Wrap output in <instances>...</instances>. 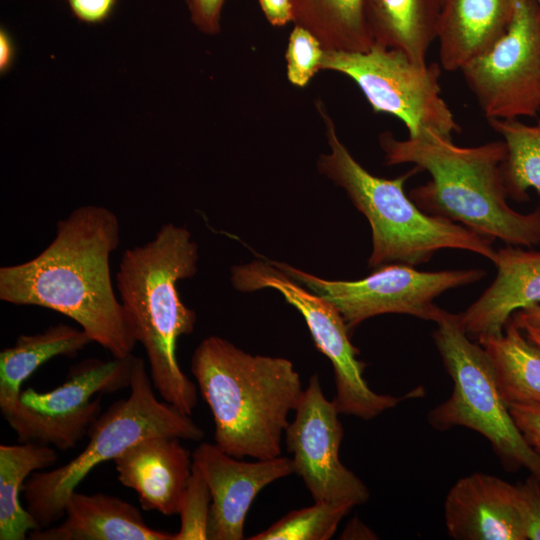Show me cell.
I'll list each match as a JSON object with an SVG mask.
<instances>
[{
    "mask_svg": "<svg viewBox=\"0 0 540 540\" xmlns=\"http://www.w3.org/2000/svg\"><path fill=\"white\" fill-rule=\"evenodd\" d=\"M119 243L114 212L80 206L57 222L54 239L36 257L0 268V299L61 313L113 358H125L137 339L110 274V256Z\"/></svg>",
    "mask_w": 540,
    "mask_h": 540,
    "instance_id": "obj_1",
    "label": "cell"
},
{
    "mask_svg": "<svg viewBox=\"0 0 540 540\" xmlns=\"http://www.w3.org/2000/svg\"><path fill=\"white\" fill-rule=\"evenodd\" d=\"M379 143L386 165L413 164L429 173V181L409 192L422 211L506 245L540 243V207L522 214L507 203L501 175L503 140L461 147L451 137L432 132L405 140L383 132Z\"/></svg>",
    "mask_w": 540,
    "mask_h": 540,
    "instance_id": "obj_2",
    "label": "cell"
},
{
    "mask_svg": "<svg viewBox=\"0 0 540 540\" xmlns=\"http://www.w3.org/2000/svg\"><path fill=\"white\" fill-rule=\"evenodd\" d=\"M198 258L189 230L166 223L153 239L123 252L116 274L120 301L145 349L154 388L189 416L198 402L197 386L181 370L176 344L193 332L197 316L183 303L176 285L196 274Z\"/></svg>",
    "mask_w": 540,
    "mask_h": 540,
    "instance_id": "obj_3",
    "label": "cell"
},
{
    "mask_svg": "<svg viewBox=\"0 0 540 540\" xmlns=\"http://www.w3.org/2000/svg\"><path fill=\"white\" fill-rule=\"evenodd\" d=\"M191 371L212 413L215 444L241 459L281 455L282 435L304 389L293 363L253 355L211 335L195 349Z\"/></svg>",
    "mask_w": 540,
    "mask_h": 540,
    "instance_id": "obj_4",
    "label": "cell"
},
{
    "mask_svg": "<svg viewBox=\"0 0 540 540\" xmlns=\"http://www.w3.org/2000/svg\"><path fill=\"white\" fill-rule=\"evenodd\" d=\"M317 108L330 148L329 153L319 156L317 168L345 190L356 209L368 220L372 232L369 267L393 263L416 267L427 263L441 249L466 250L496 262L494 241L449 219L422 211L405 194V182L420 172V168L414 166L394 179L374 176L341 142L325 108L320 103Z\"/></svg>",
    "mask_w": 540,
    "mask_h": 540,
    "instance_id": "obj_5",
    "label": "cell"
},
{
    "mask_svg": "<svg viewBox=\"0 0 540 540\" xmlns=\"http://www.w3.org/2000/svg\"><path fill=\"white\" fill-rule=\"evenodd\" d=\"M129 387L127 398L114 402L93 422L81 453L60 467L34 472L27 479L23 488L26 509L39 529L63 518L68 498L90 471L138 441L159 435L191 441L204 437L189 415L157 399L142 358L134 356Z\"/></svg>",
    "mask_w": 540,
    "mask_h": 540,
    "instance_id": "obj_6",
    "label": "cell"
},
{
    "mask_svg": "<svg viewBox=\"0 0 540 540\" xmlns=\"http://www.w3.org/2000/svg\"><path fill=\"white\" fill-rule=\"evenodd\" d=\"M432 337L453 383L451 396L431 409V427L461 426L483 435L509 470L525 468L540 478V456L516 426L497 385L492 363L465 332L458 314L442 309Z\"/></svg>",
    "mask_w": 540,
    "mask_h": 540,
    "instance_id": "obj_7",
    "label": "cell"
},
{
    "mask_svg": "<svg viewBox=\"0 0 540 540\" xmlns=\"http://www.w3.org/2000/svg\"><path fill=\"white\" fill-rule=\"evenodd\" d=\"M320 69L352 79L375 112L404 123L408 137L426 132L451 137L460 131L441 96L437 63L420 64L398 49L373 44L363 52L325 50Z\"/></svg>",
    "mask_w": 540,
    "mask_h": 540,
    "instance_id": "obj_8",
    "label": "cell"
},
{
    "mask_svg": "<svg viewBox=\"0 0 540 540\" xmlns=\"http://www.w3.org/2000/svg\"><path fill=\"white\" fill-rule=\"evenodd\" d=\"M233 286L243 292L277 290L304 318L316 348L331 362L340 414L373 419L396 407L402 398L374 392L363 377L366 364L351 343L349 329L336 307L291 278L271 261L254 260L231 270Z\"/></svg>",
    "mask_w": 540,
    "mask_h": 540,
    "instance_id": "obj_9",
    "label": "cell"
},
{
    "mask_svg": "<svg viewBox=\"0 0 540 540\" xmlns=\"http://www.w3.org/2000/svg\"><path fill=\"white\" fill-rule=\"evenodd\" d=\"M133 361V354L108 361H80L71 366L66 380L50 391L21 390L3 417L19 443L71 449L101 414V395L130 386Z\"/></svg>",
    "mask_w": 540,
    "mask_h": 540,
    "instance_id": "obj_10",
    "label": "cell"
},
{
    "mask_svg": "<svg viewBox=\"0 0 540 540\" xmlns=\"http://www.w3.org/2000/svg\"><path fill=\"white\" fill-rule=\"evenodd\" d=\"M295 281L333 304L349 331L382 314H406L435 322L442 308L434 300L444 292L475 283L482 269L420 271L406 264H387L355 281L327 280L287 263L271 261Z\"/></svg>",
    "mask_w": 540,
    "mask_h": 540,
    "instance_id": "obj_11",
    "label": "cell"
},
{
    "mask_svg": "<svg viewBox=\"0 0 540 540\" xmlns=\"http://www.w3.org/2000/svg\"><path fill=\"white\" fill-rule=\"evenodd\" d=\"M539 0H516L512 21L460 72L487 119L536 117L540 111Z\"/></svg>",
    "mask_w": 540,
    "mask_h": 540,
    "instance_id": "obj_12",
    "label": "cell"
},
{
    "mask_svg": "<svg viewBox=\"0 0 540 540\" xmlns=\"http://www.w3.org/2000/svg\"><path fill=\"white\" fill-rule=\"evenodd\" d=\"M334 400H328L318 374L310 377L295 418L285 429L293 473L302 478L314 501L362 505L370 493L365 483L339 458L344 436Z\"/></svg>",
    "mask_w": 540,
    "mask_h": 540,
    "instance_id": "obj_13",
    "label": "cell"
},
{
    "mask_svg": "<svg viewBox=\"0 0 540 540\" xmlns=\"http://www.w3.org/2000/svg\"><path fill=\"white\" fill-rule=\"evenodd\" d=\"M211 495L207 539L242 540L246 515L267 485L293 473L291 458L241 461L216 444L200 443L192 453Z\"/></svg>",
    "mask_w": 540,
    "mask_h": 540,
    "instance_id": "obj_14",
    "label": "cell"
},
{
    "mask_svg": "<svg viewBox=\"0 0 540 540\" xmlns=\"http://www.w3.org/2000/svg\"><path fill=\"white\" fill-rule=\"evenodd\" d=\"M448 535L455 540H526L516 485L475 472L462 477L444 502Z\"/></svg>",
    "mask_w": 540,
    "mask_h": 540,
    "instance_id": "obj_15",
    "label": "cell"
},
{
    "mask_svg": "<svg viewBox=\"0 0 540 540\" xmlns=\"http://www.w3.org/2000/svg\"><path fill=\"white\" fill-rule=\"evenodd\" d=\"M172 436L145 438L113 461L120 483L136 491L141 507L163 515L179 514L192 473V454Z\"/></svg>",
    "mask_w": 540,
    "mask_h": 540,
    "instance_id": "obj_16",
    "label": "cell"
},
{
    "mask_svg": "<svg viewBox=\"0 0 540 540\" xmlns=\"http://www.w3.org/2000/svg\"><path fill=\"white\" fill-rule=\"evenodd\" d=\"M497 274L481 296L459 313L474 341L500 336L518 310L540 302V251L507 245L497 250Z\"/></svg>",
    "mask_w": 540,
    "mask_h": 540,
    "instance_id": "obj_17",
    "label": "cell"
},
{
    "mask_svg": "<svg viewBox=\"0 0 540 540\" xmlns=\"http://www.w3.org/2000/svg\"><path fill=\"white\" fill-rule=\"evenodd\" d=\"M57 526L33 530L31 540H174L148 526L137 507L119 497L74 491Z\"/></svg>",
    "mask_w": 540,
    "mask_h": 540,
    "instance_id": "obj_18",
    "label": "cell"
},
{
    "mask_svg": "<svg viewBox=\"0 0 540 540\" xmlns=\"http://www.w3.org/2000/svg\"><path fill=\"white\" fill-rule=\"evenodd\" d=\"M516 0H440L436 40L441 68L453 72L490 48L508 29Z\"/></svg>",
    "mask_w": 540,
    "mask_h": 540,
    "instance_id": "obj_19",
    "label": "cell"
},
{
    "mask_svg": "<svg viewBox=\"0 0 540 540\" xmlns=\"http://www.w3.org/2000/svg\"><path fill=\"white\" fill-rule=\"evenodd\" d=\"M373 44L398 49L425 64L436 40L440 0H362Z\"/></svg>",
    "mask_w": 540,
    "mask_h": 540,
    "instance_id": "obj_20",
    "label": "cell"
},
{
    "mask_svg": "<svg viewBox=\"0 0 540 540\" xmlns=\"http://www.w3.org/2000/svg\"><path fill=\"white\" fill-rule=\"evenodd\" d=\"M92 340L81 328L64 323L36 334H21L0 353V409L2 415L16 403L22 383L41 365L57 356L74 357Z\"/></svg>",
    "mask_w": 540,
    "mask_h": 540,
    "instance_id": "obj_21",
    "label": "cell"
},
{
    "mask_svg": "<svg viewBox=\"0 0 540 540\" xmlns=\"http://www.w3.org/2000/svg\"><path fill=\"white\" fill-rule=\"evenodd\" d=\"M486 351L507 404H540V346L510 320L500 336L477 341Z\"/></svg>",
    "mask_w": 540,
    "mask_h": 540,
    "instance_id": "obj_22",
    "label": "cell"
},
{
    "mask_svg": "<svg viewBox=\"0 0 540 540\" xmlns=\"http://www.w3.org/2000/svg\"><path fill=\"white\" fill-rule=\"evenodd\" d=\"M57 460L54 447L34 443L0 445V539L24 540L39 529L29 511L20 502L25 481L36 471Z\"/></svg>",
    "mask_w": 540,
    "mask_h": 540,
    "instance_id": "obj_23",
    "label": "cell"
},
{
    "mask_svg": "<svg viewBox=\"0 0 540 540\" xmlns=\"http://www.w3.org/2000/svg\"><path fill=\"white\" fill-rule=\"evenodd\" d=\"M293 22L312 33L325 50L363 52L373 45L362 0H290Z\"/></svg>",
    "mask_w": 540,
    "mask_h": 540,
    "instance_id": "obj_24",
    "label": "cell"
},
{
    "mask_svg": "<svg viewBox=\"0 0 540 540\" xmlns=\"http://www.w3.org/2000/svg\"><path fill=\"white\" fill-rule=\"evenodd\" d=\"M487 121L506 145L501 175L508 197L526 201L529 188L540 194V117L534 124H525L517 118Z\"/></svg>",
    "mask_w": 540,
    "mask_h": 540,
    "instance_id": "obj_25",
    "label": "cell"
},
{
    "mask_svg": "<svg viewBox=\"0 0 540 540\" xmlns=\"http://www.w3.org/2000/svg\"><path fill=\"white\" fill-rule=\"evenodd\" d=\"M352 505L315 501L309 507L293 510L249 540H328Z\"/></svg>",
    "mask_w": 540,
    "mask_h": 540,
    "instance_id": "obj_26",
    "label": "cell"
},
{
    "mask_svg": "<svg viewBox=\"0 0 540 540\" xmlns=\"http://www.w3.org/2000/svg\"><path fill=\"white\" fill-rule=\"evenodd\" d=\"M210 505L209 488L200 471L193 465L179 511L180 530L174 534V540L207 539Z\"/></svg>",
    "mask_w": 540,
    "mask_h": 540,
    "instance_id": "obj_27",
    "label": "cell"
},
{
    "mask_svg": "<svg viewBox=\"0 0 540 540\" xmlns=\"http://www.w3.org/2000/svg\"><path fill=\"white\" fill-rule=\"evenodd\" d=\"M324 51L320 41L312 33L295 25L290 32L285 53L289 82L297 87H305L321 70Z\"/></svg>",
    "mask_w": 540,
    "mask_h": 540,
    "instance_id": "obj_28",
    "label": "cell"
},
{
    "mask_svg": "<svg viewBox=\"0 0 540 540\" xmlns=\"http://www.w3.org/2000/svg\"><path fill=\"white\" fill-rule=\"evenodd\" d=\"M516 485L517 506L529 540H540V478L531 474Z\"/></svg>",
    "mask_w": 540,
    "mask_h": 540,
    "instance_id": "obj_29",
    "label": "cell"
},
{
    "mask_svg": "<svg viewBox=\"0 0 540 540\" xmlns=\"http://www.w3.org/2000/svg\"><path fill=\"white\" fill-rule=\"evenodd\" d=\"M191 21L201 32L215 35L220 31L222 7L225 0H185Z\"/></svg>",
    "mask_w": 540,
    "mask_h": 540,
    "instance_id": "obj_30",
    "label": "cell"
},
{
    "mask_svg": "<svg viewBox=\"0 0 540 540\" xmlns=\"http://www.w3.org/2000/svg\"><path fill=\"white\" fill-rule=\"evenodd\" d=\"M509 411L526 442L540 456V404L511 405Z\"/></svg>",
    "mask_w": 540,
    "mask_h": 540,
    "instance_id": "obj_31",
    "label": "cell"
},
{
    "mask_svg": "<svg viewBox=\"0 0 540 540\" xmlns=\"http://www.w3.org/2000/svg\"><path fill=\"white\" fill-rule=\"evenodd\" d=\"M73 14L86 23L104 21L117 0H67Z\"/></svg>",
    "mask_w": 540,
    "mask_h": 540,
    "instance_id": "obj_32",
    "label": "cell"
},
{
    "mask_svg": "<svg viewBox=\"0 0 540 540\" xmlns=\"http://www.w3.org/2000/svg\"><path fill=\"white\" fill-rule=\"evenodd\" d=\"M266 20L275 27H282L293 22L290 0H258Z\"/></svg>",
    "mask_w": 540,
    "mask_h": 540,
    "instance_id": "obj_33",
    "label": "cell"
},
{
    "mask_svg": "<svg viewBox=\"0 0 540 540\" xmlns=\"http://www.w3.org/2000/svg\"><path fill=\"white\" fill-rule=\"evenodd\" d=\"M520 330L530 331L540 337V304L516 311L510 319Z\"/></svg>",
    "mask_w": 540,
    "mask_h": 540,
    "instance_id": "obj_34",
    "label": "cell"
},
{
    "mask_svg": "<svg viewBox=\"0 0 540 540\" xmlns=\"http://www.w3.org/2000/svg\"><path fill=\"white\" fill-rule=\"evenodd\" d=\"M340 539H378L377 534L358 518L351 519L340 535Z\"/></svg>",
    "mask_w": 540,
    "mask_h": 540,
    "instance_id": "obj_35",
    "label": "cell"
},
{
    "mask_svg": "<svg viewBox=\"0 0 540 540\" xmlns=\"http://www.w3.org/2000/svg\"><path fill=\"white\" fill-rule=\"evenodd\" d=\"M14 55V48L9 35L1 29L0 32V70L5 72L11 65Z\"/></svg>",
    "mask_w": 540,
    "mask_h": 540,
    "instance_id": "obj_36",
    "label": "cell"
},
{
    "mask_svg": "<svg viewBox=\"0 0 540 540\" xmlns=\"http://www.w3.org/2000/svg\"><path fill=\"white\" fill-rule=\"evenodd\" d=\"M526 333V336L534 343L538 344L540 346V337L533 333V332H530V331H527L525 332Z\"/></svg>",
    "mask_w": 540,
    "mask_h": 540,
    "instance_id": "obj_37",
    "label": "cell"
},
{
    "mask_svg": "<svg viewBox=\"0 0 540 540\" xmlns=\"http://www.w3.org/2000/svg\"><path fill=\"white\" fill-rule=\"evenodd\" d=\"M538 21H539V27H540V3H539V9H538Z\"/></svg>",
    "mask_w": 540,
    "mask_h": 540,
    "instance_id": "obj_38",
    "label": "cell"
}]
</instances>
